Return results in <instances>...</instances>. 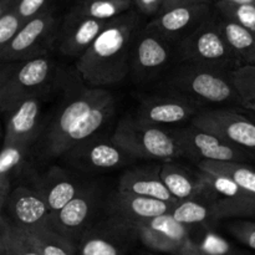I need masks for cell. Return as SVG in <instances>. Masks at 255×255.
Returning <instances> with one entry per match:
<instances>
[{
    "mask_svg": "<svg viewBox=\"0 0 255 255\" xmlns=\"http://www.w3.org/2000/svg\"><path fill=\"white\" fill-rule=\"evenodd\" d=\"M142 29L136 10L110 20L91 46L77 59L76 69L81 79L96 89L124 81L132 70L134 44Z\"/></svg>",
    "mask_w": 255,
    "mask_h": 255,
    "instance_id": "obj_1",
    "label": "cell"
},
{
    "mask_svg": "<svg viewBox=\"0 0 255 255\" xmlns=\"http://www.w3.org/2000/svg\"><path fill=\"white\" fill-rule=\"evenodd\" d=\"M76 79L72 77V82L66 81L61 104L39 139V154L42 159L56 158L57 149L67 133L106 95L107 90L87 87Z\"/></svg>",
    "mask_w": 255,
    "mask_h": 255,
    "instance_id": "obj_2",
    "label": "cell"
},
{
    "mask_svg": "<svg viewBox=\"0 0 255 255\" xmlns=\"http://www.w3.org/2000/svg\"><path fill=\"white\" fill-rule=\"evenodd\" d=\"M112 142L131 154L144 159L171 162L184 157L171 129L137 119H124L119 122Z\"/></svg>",
    "mask_w": 255,
    "mask_h": 255,
    "instance_id": "obj_3",
    "label": "cell"
},
{
    "mask_svg": "<svg viewBox=\"0 0 255 255\" xmlns=\"http://www.w3.org/2000/svg\"><path fill=\"white\" fill-rule=\"evenodd\" d=\"M56 79V66L49 55L10 62L0 76V109L4 114L27 97L44 94Z\"/></svg>",
    "mask_w": 255,
    "mask_h": 255,
    "instance_id": "obj_4",
    "label": "cell"
},
{
    "mask_svg": "<svg viewBox=\"0 0 255 255\" xmlns=\"http://www.w3.org/2000/svg\"><path fill=\"white\" fill-rule=\"evenodd\" d=\"M179 54L184 64L208 67L227 74L242 66L238 56L224 37L216 15L179 41Z\"/></svg>",
    "mask_w": 255,
    "mask_h": 255,
    "instance_id": "obj_5",
    "label": "cell"
},
{
    "mask_svg": "<svg viewBox=\"0 0 255 255\" xmlns=\"http://www.w3.org/2000/svg\"><path fill=\"white\" fill-rule=\"evenodd\" d=\"M167 86L199 105L241 101L229 74L197 65L184 64L176 67L167 79Z\"/></svg>",
    "mask_w": 255,
    "mask_h": 255,
    "instance_id": "obj_6",
    "label": "cell"
},
{
    "mask_svg": "<svg viewBox=\"0 0 255 255\" xmlns=\"http://www.w3.org/2000/svg\"><path fill=\"white\" fill-rule=\"evenodd\" d=\"M188 227L179 223L171 213L139 222L126 228L137 237L148 249L169 255H211L194 243L188 233Z\"/></svg>",
    "mask_w": 255,
    "mask_h": 255,
    "instance_id": "obj_7",
    "label": "cell"
},
{
    "mask_svg": "<svg viewBox=\"0 0 255 255\" xmlns=\"http://www.w3.org/2000/svg\"><path fill=\"white\" fill-rule=\"evenodd\" d=\"M60 27L61 24L54 7L26 21L14 39L0 49L2 62L10 64L47 55L59 39Z\"/></svg>",
    "mask_w": 255,
    "mask_h": 255,
    "instance_id": "obj_8",
    "label": "cell"
},
{
    "mask_svg": "<svg viewBox=\"0 0 255 255\" xmlns=\"http://www.w3.org/2000/svg\"><path fill=\"white\" fill-rule=\"evenodd\" d=\"M184 157L202 161L244 162L251 158L248 149L233 146L194 125L171 129Z\"/></svg>",
    "mask_w": 255,
    "mask_h": 255,
    "instance_id": "obj_9",
    "label": "cell"
},
{
    "mask_svg": "<svg viewBox=\"0 0 255 255\" xmlns=\"http://www.w3.org/2000/svg\"><path fill=\"white\" fill-rule=\"evenodd\" d=\"M192 125L233 146L255 151V124L238 112L222 109L208 110L193 117Z\"/></svg>",
    "mask_w": 255,
    "mask_h": 255,
    "instance_id": "obj_10",
    "label": "cell"
},
{
    "mask_svg": "<svg viewBox=\"0 0 255 255\" xmlns=\"http://www.w3.org/2000/svg\"><path fill=\"white\" fill-rule=\"evenodd\" d=\"M101 192L96 184H89L61 211L51 214L50 228L76 246L90 227V221L99 204Z\"/></svg>",
    "mask_w": 255,
    "mask_h": 255,
    "instance_id": "obj_11",
    "label": "cell"
},
{
    "mask_svg": "<svg viewBox=\"0 0 255 255\" xmlns=\"http://www.w3.org/2000/svg\"><path fill=\"white\" fill-rule=\"evenodd\" d=\"M213 15L212 5L209 4L179 5L161 10L146 27L167 41H182Z\"/></svg>",
    "mask_w": 255,
    "mask_h": 255,
    "instance_id": "obj_12",
    "label": "cell"
},
{
    "mask_svg": "<svg viewBox=\"0 0 255 255\" xmlns=\"http://www.w3.org/2000/svg\"><path fill=\"white\" fill-rule=\"evenodd\" d=\"M1 211L15 227L24 231L50 227L51 212L32 186L15 187Z\"/></svg>",
    "mask_w": 255,
    "mask_h": 255,
    "instance_id": "obj_13",
    "label": "cell"
},
{
    "mask_svg": "<svg viewBox=\"0 0 255 255\" xmlns=\"http://www.w3.org/2000/svg\"><path fill=\"white\" fill-rule=\"evenodd\" d=\"M199 104L177 92L148 96L137 110V119L157 126L178 125L198 115Z\"/></svg>",
    "mask_w": 255,
    "mask_h": 255,
    "instance_id": "obj_14",
    "label": "cell"
},
{
    "mask_svg": "<svg viewBox=\"0 0 255 255\" xmlns=\"http://www.w3.org/2000/svg\"><path fill=\"white\" fill-rule=\"evenodd\" d=\"M45 97L46 92L27 97L6 112L4 142L32 146L39 139Z\"/></svg>",
    "mask_w": 255,
    "mask_h": 255,
    "instance_id": "obj_15",
    "label": "cell"
},
{
    "mask_svg": "<svg viewBox=\"0 0 255 255\" xmlns=\"http://www.w3.org/2000/svg\"><path fill=\"white\" fill-rule=\"evenodd\" d=\"M65 159L81 171H104L124 166L133 157L112 142L90 138L65 154Z\"/></svg>",
    "mask_w": 255,
    "mask_h": 255,
    "instance_id": "obj_16",
    "label": "cell"
},
{
    "mask_svg": "<svg viewBox=\"0 0 255 255\" xmlns=\"http://www.w3.org/2000/svg\"><path fill=\"white\" fill-rule=\"evenodd\" d=\"M173 207V203L136 196L117 189L110 198L107 211L111 214V221L126 231V228L139 222L171 213Z\"/></svg>",
    "mask_w": 255,
    "mask_h": 255,
    "instance_id": "obj_17",
    "label": "cell"
},
{
    "mask_svg": "<svg viewBox=\"0 0 255 255\" xmlns=\"http://www.w3.org/2000/svg\"><path fill=\"white\" fill-rule=\"evenodd\" d=\"M171 61L169 41L143 26L137 36L132 57V71L138 81L158 76Z\"/></svg>",
    "mask_w": 255,
    "mask_h": 255,
    "instance_id": "obj_18",
    "label": "cell"
},
{
    "mask_svg": "<svg viewBox=\"0 0 255 255\" xmlns=\"http://www.w3.org/2000/svg\"><path fill=\"white\" fill-rule=\"evenodd\" d=\"M109 21L84 16L70 10L59 32V50L62 55L79 59L92 45Z\"/></svg>",
    "mask_w": 255,
    "mask_h": 255,
    "instance_id": "obj_19",
    "label": "cell"
},
{
    "mask_svg": "<svg viewBox=\"0 0 255 255\" xmlns=\"http://www.w3.org/2000/svg\"><path fill=\"white\" fill-rule=\"evenodd\" d=\"M32 187L46 202L51 214L61 211L85 188L77 177L60 167H51L32 179Z\"/></svg>",
    "mask_w": 255,
    "mask_h": 255,
    "instance_id": "obj_20",
    "label": "cell"
},
{
    "mask_svg": "<svg viewBox=\"0 0 255 255\" xmlns=\"http://www.w3.org/2000/svg\"><path fill=\"white\" fill-rule=\"evenodd\" d=\"M128 232L111 221L107 226L89 227L76 243L79 255H126Z\"/></svg>",
    "mask_w": 255,
    "mask_h": 255,
    "instance_id": "obj_21",
    "label": "cell"
},
{
    "mask_svg": "<svg viewBox=\"0 0 255 255\" xmlns=\"http://www.w3.org/2000/svg\"><path fill=\"white\" fill-rule=\"evenodd\" d=\"M115 97L110 91L106 92L104 97L80 120L79 124L67 133L64 141L57 149V157H64L70 149L74 148L81 142L92 138L97 131L104 127V125L109 121L115 112Z\"/></svg>",
    "mask_w": 255,
    "mask_h": 255,
    "instance_id": "obj_22",
    "label": "cell"
},
{
    "mask_svg": "<svg viewBox=\"0 0 255 255\" xmlns=\"http://www.w3.org/2000/svg\"><path fill=\"white\" fill-rule=\"evenodd\" d=\"M119 191L136 196L153 198L157 201L177 204L178 201L172 196L157 169H131L120 178Z\"/></svg>",
    "mask_w": 255,
    "mask_h": 255,
    "instance_id": "obj_23",
    "label": "cell"
},
{
    "mask_svg": "<svg viewBox=\"0 0 255 255\" xmlns=\"http://www.w3.org/2000/svg\"><path fill=\"white\" fill-rule=\"evenodd\" d=\"M159 173L163 183L178 202L194 198L208 189L203 179L196 181L186 169L169 162L162 166Z\"/></svg>",
    "mask_w": 255,
    "mask_h": 255,
    "instance_id": "obj_24",
    "label": "cell"
},
{
    "mask_svg": "<svg viewBox=\"0 0 255 255\" xmlns=\"http://www.w3.org/2000/svg\"><path fill=\"white\" fill-rule=\"evenodd\" d=\"M217 21L242 66L255 65V32L223 16H217Z\"/></svg>",
    "mask_w": 255,
    "mask_h": 255,
    "instance_id": "obj_25",
    "label": "cell"
},
{
    "mask_svg": "<svg viewBox=\"0 0 255 255\" xmlns=\"http://www.w3.org/2000/svg\"><path fill=\"white\" fill-rule=\"evenodd\" d=\"M198 168L206 173L223 176L244 192L255 194V169L243 162L232 161H202Z\"/></svg>",
    "mask_w": 255,
    "mask_h": 255,
    "instance_id": "obj_26",
    "label": "cell"
},
{
    "mask_svg": "<svg viewBox=\"0 0 255 255\" xmlns=\"http://www.w3.org/2000/svg\"><path fill=\"white\" fill-rule=\"evenodd\" d=\"M133 0H77L72 11L92 19L110 21L132 10Z\"/></svg>",
    "mask_w": 255,
    "mask_h": 255,
    "instance_id": "obj_27",
    "label": "cell"
},
{
    "mask_svg": "<svg viewBox=\"0 0 255 255\" xmlns=\"http://www.w3.org/2000/svg\"><path fill=\"white\" fill-rule=\"evenodd\" d=\"M25 233L42 255H79L74 243L60 236L50 227L25 231Z\"/></svg>",
    "mask_w": 255,
    "mask_h": 255,
    "instance_id": "obj_28",
    "label": "cell"
},
{
    "mask_svg": "<svg viewBox=\"0 0 255 255\" xmlns=\"http://www.w3.org/2000/svg\"><path fill=\"white\" fill-rule=\"evenodd\" d=\"M217 199L208 202L201 198V194L194 198L181 201L174 204L171 214L176 221L184 226L204 223L207 221L214 219V204Z\"/></svg>",
    "mask_w": 255,
    "mask_h": 255,
    "instance_id": "obj_29",
    "label": "cell"
},
{
    "mask_svg": "<svg viewBox=\"0 0 255 255\" xmlns=\"http://www.w3.org/2000/svg\"><path fill=\"white\" fill-rule=\"evenodd\" d=\"M31 146L21 143L2 144L0 153V179L10 182L12 184L14 178L22 173L26 166Z\"/></svg>",
    "mask_w": 255,
    "mask_h": 255,
    "instance_id": "obj_30",
    "label": "cell"
},
{
    "mask_svg": "<svg viewBox=\"0 0 255 255\" xmlns=\"http://www.w3.org/2000/svg\"><path fill=\"white\" fill-rule=\"evenodd\" d=\"M255 218V194L219 197L214 204V219Z\"/></svg>",
    "mask_w": 255,
    "mask_h": 255,
    "instance_id": "obj_31",
    "label": "cell"
},
{
    "mask_svg": "<svg viewBox=\"0 0 255 255\" xmlns=\"http://www.w3.org/2000/svg\"><path fill=\"white\" fill-rule=\"evenodd\" d=\"M24 24L17 14L15 0H0V49L14 39Z\"/></svg>",
    "mask_w": 255,
    "mask_h": 255,
    "instance_id": "obj_32",
    "label": "cell"
},
{
    "mask_svg": "<svg viewBox=\"0 0 255 255\" xmlns=\"http://www.w3.org/2000/svg\"><path fill=\"white\" fill-rule=\"evenodd\" d=\"M214 7L221 16L255 32V5L233 4L226 0H219L214 4Z\"/></svg>",
    "mask_w": 255,
    "mask_h": 255,
    "instance_id": "obj_33",
    "label": "cell"
},
{
    "mask_svg": "<svg viewBox=\"0 0 255 255\" xmlns=\"http://www.w3.org/2000/svg\"><path fill=\"white\" fill-rule=\"evenodd\" d=\"M229 79L241 100H255V65H244L229 72Z\"/></svg>",
    "mask_w": 255,
    "mask_h": 255,
    "instance_id": "obj_34",
    "label": "cell"
},
{
    "mask_svg": "<svg viewBox=\"0 0 255 255\" xmlns=\"http://www.w3.org/2000/svg\"><path fill=\"white\" fill-rule=\"evenodd\" d=\"M55 0H15L17 14L26 22L54 7Z\"/></svg>",
    "mask_w": 255,
    "mask_h": 255,
    "instance_id": "obj_35",
    "label": "cell"
},
{
    "mask_svg": "<svg viewBox=\"0 0 255 255\" xmlns=\"http://www.w3.org/2000/svg\"><path fill=\"white\" fill-rule=\"evenodd\" d=\"M228 231L237 241L255 251V222L236 221L229 224Z\"/></svg>",
    "mask_w": 255,
    "mask_h": 255,
    "instance_id": "obj_36",
    "label": "cell"
},
{
    "mask_svg": "<svg viewBox=\"0 0 255 255\" xmlns=\"http://www.w3.org/2000/svg\"><path fill=\"white\" fill-rule=\"evenodd\" d=\"M10 255H42L31 243L25 231L14 226V241Z\"/></svg>",
    "mask_w": 255,
    "mask_h": 255,
    "instance_id": "obj_37",
    "label": "cell"
},
{
    "mask_svg": "<svg viewBox=\"0 0 255 255\" xmlns=\"http://www.w3.org/2000/svg\"><path fill=\"white\" fill-rule=\"evenodd\" d=\"M14 241V224L5 214L0 217V255H10Z\"/></svg>",
    "mask_w": 255,
    "mask_h": 255,
    "instance_id": "obj_38",
    "label": "cell"
},
{
    "mask_svg": "<svg viewBox=\"0 0 255 255\" xmlns=\"http://www.w3.org/2000/svg\"><path fill=\"white\" fill-rule=\"evenodd\" d=\"M139 12L147 16H156L162 10L164 0H133Z\"/></svg>",
    "mask_w": 255,
    "mask_h": 255,
    "instance_id": "obj_39",
    "label": "cell"
},
{
    "mask_svg": "<svg viewBox=\"0 0 255 255\" xmlns=\"http://www.w3.org/2000/svg\"><path fill=\"white\" fill-rule=\"evenodd\" d=\"M219 0H164L162 10L169 9L173 6H179V5H197V4H216Z\"/></svg>",
    "mask_w": 255,
    "mask_h": 255,
    "instance_id": "obj_40",
    "label": "cell"
},
{
    "mask_svg": "<svg viewBox=\"0 0 255 255\" xmlns=\"http://www.w3.org/2000/svg\"><path fill=\"white\" fill-rule=\"evenodd\" d=\"M239 104L251 111H255V100H241Z\"/></svg>",
    "mask_w": 255,
    "mask_h": 255,
    "instance_id": "obj_41",
    "label": "cell"
},
{
    "mask_svg": "<svg viewBox=\"0 0 255 255\" xmlns=\"http://www.w3.org/2000/svg\"><path fill=\"white\" fill-rule=\"evenodd\" d=\"M226 1L233 2V4H248V5H255V0H226Z\"/></svg>",
    "mask_w": 255,
    "mask_h": 255,
    "instance_id": "obj_42",
    "label": "cell"
},
{
    "mask_svg": "<svg viewBox=\"0 0 255 255\" xmlns=\"http://www.w3.org/2000/svg\"><path fill=\"white\" fill-rule=\"evenodd\" d=\"M65 1H70V0H65ZM74 1H77V0H74Z\"/></svg>",
    "mask_w": 255,
    "mask_h": 255,
    "instance_id": "obj_43",
    "label": "cell"
}]
</instances>
